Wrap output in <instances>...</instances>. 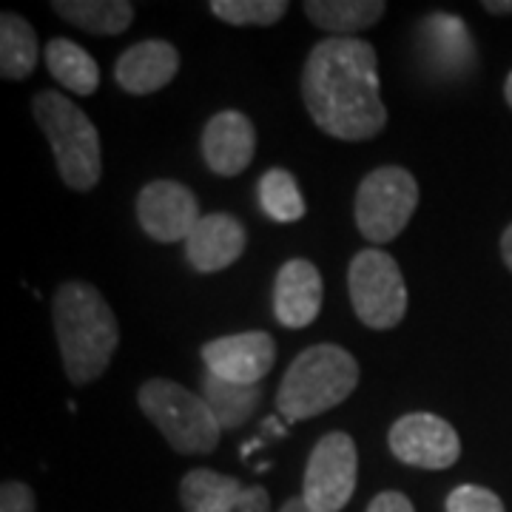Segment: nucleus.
<instances>
[{"instance_id": "nucleus-1", "label": "nucleus", "mask_w": 512, "mask_h": 512, "mask_svg": "<svg viewBox=\"0 0 512 512\" xmlns=\"http://www.w3.org/2000/svg\"><path fill=\"white\" fill-rule=\"evenodd\" d=\"M302 100L325 134L362 143L382 134L387 109L379 94V57L362 37H325L302 69Z\"/></svg>"}, {"instance_id": "nucleus-2", "label": "nucleus", "mask_w": 512, "mask_h": 512, "mask_svg": "<svg viewBox=\"0 0 512 512\" xmlns=\"http://www.w3.org/2000/svg\"><path fill=\"white\" fill-rule=\"evenodd\" d=\"M52 322L69 382L89 384L103 376L120 345V325L103 293L89 282H63L52 299Z\"/></svg>"}, {"instance_id": "nucleus-3", "label": "nucleus", "mask_w": 512, "mask_h": 512, "mask_svg": "<svg viewBox=\"0 0 512 512\" xmlns=\"http://www.w3.org/2000/svg\"><path fill=\"white\" fill-rule=\"evenodd\" d=\"M359 384V362L339 345L302 350L285 370L276 390V410L285 421L322 416L353 396Z\"/></svg>"}, {"instance_id": "nucleus-4", "label": "nucleus", "mask_w": 512, "mask_h": 512, "mask_svg": "<svg viewBox=\"0 0 512 512\" xmlns=\"http://www.w3.org/2000/svg\"><path fill=\"white\" fill-rule=\"evenodd\" d=\"M32 114L52 146L63 183L72 191H92L103 174V148L89 114L52 89L32 100Z\"/></svg>"}, {"instance_id": "nucleus-5", "label": "nucleus", "mask_w": 512, "mask_h": 512, "mask_svg": "<svg viewBox=\"0 0 512 512\" xmlns=\"http://www.w3.org/2000/svg\"><path fill=\"white\" fill-rule=\"evenodd\" d=\"M137 404L146 419L163 433L171 450L183 456H208L220 444V421L214 419L208 402L171 379H148Z\"/></svg>"}, {"instance_id": "nucleus-6", "label": "nucleus", "mask_w": 512, "mask_h": 512, "mask_svg": "<svg viewBox=\"0 0 512 512\" xmlns=\"http://www.w3.org/2000/svg\"><path fill=\"white\" fill-rule=\"evenodd\" d=\"M348 291L359 322L370 330H393L407 313V285L393 256L365 248L350 259Z\"/></svg>"}, {"instance_id": "nucleus-7", "label": "nucleus", "mask_w": 512, "mask_h": 512, "mask_svg": "<svg viewBox=\"0 0 512 512\" xmlns=\"http://www.w3.org/2000/svg\"><path fill=\"white\" fill-rule=\"evenodd\" d=\"M419 205V183L402 165L370 171L356 191V225L373 245L390 242L407 228Z\"/></svg>"}, {"instance_id": "nucleus-8", "label": "nucleus", "mask_w": 512, "mask_h": 512, "mask_svg": "<svg viewBox=\"0 0 512 512\" xmlns=\"http://www.w3.org/2000/svg\"><path fill=\"white\" fill-rule=\"evenodd\" d=\"M359 453L348 433L333 430L316 441L305 464L302 498L313 512H342L356 493Z\"/></svg>"}, {"instance_id": "nucleus-9", "label": "nucleus", "mask_w": 512, "mask_h": 512, "mask_svg": "<svg viewBox=\"0 0 512 512\" xmlns=\"http://www.w3.org/2000/svg\"><path fill=\"white\" fill-rule=\"evenodd\" d=\"M387 444L402 464L419 470H447L461 456L456 427L433 413H407L393 421Z\"/></svg>"}, {"instance_id": "nucleus-10", "label": "nucleus", "mask_w": 512, "mask_h": 512, "mask_svg": "<svg viewBox=\"0 0 512 512\" xmlns=\"http://www.w3.org/2000/svg\"><path fill=\"white\" fill-rule=\"evenodd\" d=\"M200 220L194 191L177 180H154L137 197V222L154 242H185Z\"/></svg>"}, {"instance_id": "nucleus-11", "label": "nucleus", "mask_w": 512, "mask_h": 512, "mask_svg": "<svg viewBox=\"0 0 512 512\" xmlns=\"http://www.w3.org/2000/svg\"><path fill=\"white\" fill-rule=\"evenodd\" d=\"M208 373L234 384H259L276 365V342L265 330H245L202 345Z\"/></svg>"}, {"instance_id": "nucleus-12", "label": "nucleus", "mask_w": 512, "mask_h": 512, "mask_svg": "<svg viewBox=\"0 0 512 512\" xmlns=\"http://www.w3.org/2000/svg\"><path fill=\"white\" fill-rule=\"evenodd\" d=\"M202 160L217 177H237L256 154V128L248 114L225 109L202 128Z\"/></svg>"}, {"instance_id": "nucleus-13", "label": "nucleus", "mask_w": 512, "mask_h": 512, "mask_svg": "<svg viewBox=\"0 0 512 512\" xmlns=\"http://www.w3.org/2000/svg\"><path fill=\"white\" fill-rule=\"evenodd\" d=\"M322 274L308 259H291L279 268L274 282V316L282 328L302 330L322 311Z\"/></svg>"}, {"instance_id": "nucleus-14", "label": "nucleus", "mask_w": 512, "mask_h": 512, "mask_svg": "<svg viewBox=\"0 0 512 512\" xmlns=\"http://www.w3.org/2000/svg\"><path fill=\"white\" fill-rule=\"evenodd\" d=\"M245 225L231 214H205L185 239V259L200 274L225 271L245 254Z\"/></svg>"}, {"instance_id": "nucleus-15", "label": "nucleus", "mask_w": 512, "mask_h": 512, "mask_svg": "<svg viewBox=\"0 0 512 512\" xmlns=\"http://www.w3.org/2000/svg\"><path fill=\"white\" fill-rule=\"evenodd\" d=\"M180 72V52L168 40H140L126 49L117 66L114 80L128 94H154L165 89Z\"/></svg>"}, {"instance_id": "nucleus-16", "label": "nucleus", "mask_w": 512, "mask_h": 512, "mask_svg": "<svg viewBox=\"0 0 512 512\" xmlns=\"http://www.w3.org/2000/svg\"><path fill=\"white\" fill-rule=\"evenodd\" d=\"M421 40L427 60L441 74H464L476 63V43L470 37L467 23L456 15H430L421 23Z\"/></svg>"}, {"instance_id": "nucleus-17", "label": "nucleus", "mask_w": 512, "mask_h": 512, "mask_svg": "<svg viewBox=\"0 0 512 512\" xmlns=\"http://www.w3.org/2000/svg\"><path fill=\"white\" fill-rule=\"evenodd\" d=\"M387 12L382 0H311L305 3V15L319 29L333 37H353L376 26Z\"/></svg>"}, {"instance_id": "nucleus-18", "label": "nucleus", "mask_w": 512, "mask_h": 512, "mask_svg": "<svg viewBox=\"0 0 512 512\" xmlns=\"http://www.w3.org/2000/svg\"><path fill=\"white\" fill-rule=\"evenodd\" d=\"M245 484L214 470H191L180 481V501L185 512H239Z\"/></svg>"}, {"instance_id": "nucleus-19", "label": "nucleus", "mask_w": 512, "mask_h": 512, "mask_svg": "<svg viewBox=\"0 0 512 512\" xmlns=\"http://www.w3.org/2000/svg\"><path fill=\"white\" fill-rule=\"evenodd\" d=\"M202 399L208 402L222 430H239L242 424H248V421L254 419V413L259 410L262 387L259 384L225 382V379L205 370V376H202Z\"/></svg>"}, {"instance_id": "nucleus-20", "label": "nucleus", "mask_w": 512, "mask_h": 512, "mask_svg": "<svg viewBox=\"0 0 512 512\" xmlns=\"http://www.w3.org/2000/svg\"><path fill=\"white\" fill-rule=\"evenodd\" d=\"M52 9L89 35H123L134 20V3L128 0H57Z\"/></svg>"}, {"instance_id": "nucleus-21", "label": "nucleus", "mask_w": 512, "mask_h": 512, "mask_svg": "<svg viewBox=\"0 0 512 512\" xmlns=\"http://www.w3.org/2000/svg\"><path fill=\"white\" fill-rule=\"evenodd\" d=\"M46 66L49 74L55 77L63 89H69L72 94L89 97L97 92L100 86V66L83 46H77L74 40L66 37H55L46 46Z\"/></svg>"}, {"instance_id": "nucleus-22", "label": "nucleus", "mask_w": 512, "mask_h": 512, "mask_svg": "<svg viewBox=\"0 0 512 512\" xmlns=\"http://www.w3.org/2000/svg\"><path fill=\"white\" fill-rule=\"evenodd\" d=\"M37 66V35L32 23L15 12L0 15V74L26 80Z\"/></svg>"}, {"instance_id": "nucleus-23", "label": "nucleus", "mask_w": 512, "mask_h": 512, "mask_svg": "<svg viewBox=\"0 0 512 512\" xmlns=\"http://www.w3.org/2000/svg\"><path fill=\"white\" fill-rule=\"evenodd\" d=\"M259 208L274 222H296L305 217V200L291 171L271 168L259 180Z\"/></svg>"}, {"instance_id": "nucleus-24", "label": "nucleus", "mask_w": 512, "mask_h": 512, "mask_svg": "<svg viewBox=\"0 0 512 512\" xmlns=\"http://www.w3.org/2000/svg\"><path fill=\"white\" fill-rule=\"evenodd\" d=\"M211 12L231 26H274L285 18L288 0H214Z\"/></svg>"}, {"instance_id": "nucleus-25", "label": "nucleus", "mask_w": 512, "mask_h": 512, "mask_svg": "<svg viewBox=\"0 0 512 512\" xmlns=\"http://www.w3.org/2000/svg\"><path fill=\"white\" fill-rule=\"evenodd\" d=\"M447 512H507L504 510V501L487 490V487H478V484H461L453 493L447 495Z\"/></svg>"}, {"instance_id": "nucleus-26", "label": "nucleus", "mask_w": 512, "mask_h": 512, "mask_svg": "<svg viewBox=\"0 0 512 512\" xmlns=\"http://www.w3.org/2000/svg\"><path fill=\"white\" fill-rule=\"evenodd\" d=\"M0 512H37L35 490L23 481H6L0 487Z\"/></svg>"}, {"instance_id": "nucleus-27", "label": "nucleus", "mask_w": 512, "mask_h": 512, "mask_svg": "<svg viewBox=\"0 0 512 512\" xmlns=\"http://www.w3.org/2000/svg\"><path fill=\"white\" fill-rule=\"evenodd\" d=\"M365 512H416V507H413V501L404 493H399V490H384V493H379L370 504H367Z\"/></svg>"}, {"instance_id": "nucleus-28", "label": "nucleus", "mask_w": 512, "mask_h": 512, "mask_svg": "<svg viewBox=\"0 0 512 512\" xmlns=\"http://www.w3.org/2000/svg\"><path fill=\"white\" fill-rule=\"evenodd\" d=\"M279 512H313V510L305 504V498H302V495H293V498H288V501L282 504V510Z\"/></svg>"}, {"instance_id": "nucleus-29", "label": "nucleus", "mask_w": 512, "mask_h": 512, "mask_svg": "<svg viewBox=\"0 0 512 512\" xmlns=\"http://www.w3.org/2000/svg\"><path fill=\"white\" fill-rule=\"evenodd\" d=\"M501 256H504V265L512 271V225L504 231V237H501Z\"/></svg>"}, {"instance_id": "nucleus-30", "label": "nucleus", "mask_w": 512, "mask_h": 512, "mask_svg": "<svg viewBox=\"0 0 512 512\" xmlns=\"http://www.w3.org/2000/svg\"><path fill=\"white\" fill-rule=\"evenodd\" d=\"M484 9H487V12H493V15H510L512 0H507V3H498V0H487V3H484Z\"/></svg>"}, {"instance_id": "nucleus-31", "label": "nucleus", "mask_w": 512, "mask_h": 512, "mask_svg": "<svg viewBox=\"0 0 512 512\" xmlns=\"http://www.w3.org/2000/svg\"><path fill=\"white\" fill-rule=\"evenodd\" d=\"M504 97H507V103H510L512 109V72L507 74V83H504Z\"/></svg>"}]
</instances>
